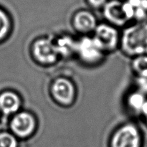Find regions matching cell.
<instances>
[{"label": "cell", "mask_w": 147, "mask_h": 147, "mask_svg": "<svg viewBox=\"0 0 147 147\" xmlns=\"http://www.w3.org/2000/svg\"><path fill=\"white\" fill-rule=\"evenodd\" d=\"M122 45L125 51L132 55H147V17L125 30Z\"/></svg>", "instance_id": "6da1fadb"}, {"label": "cell", "mask_w": 147, "mask_h": 147, "mask_svg": "<svg viewBox=\"0 0 147 147\" xmlns=\"http://www.w3.org/2000/svg\"><path fill=\"white\" fill-rule=\"evenodd\" d=\"M142 135L135 125L129 123L119 129L113 135L112 147H140Z\"/></svg>", "instance_id": "7a4b0ae2"}, {"label": "cell", "mask_w": 147, "mask_h": 147, "mask_svg": "<svg viewBox=\"0 0 147 147\" xmlns=\"http://www.w3.org/2000/svg\"><path fill=\"white\" fill-rule=\"evenodd\" d=\"M104 14L110 21L121 24L135 17V9L128 1L124 3L113 1L106 4Z\"/></svg>", "instance_id": "3957f363"}, {"label": "cell", "mask_w": 147, "mask_h": 147, "mask_svg": "<svg viewBox=\"0 0 147 147\" xmlns=\"http://www.w3.org/2000/svg\"><path fill=\"white\" fill-rule=\"evenodd\" d=\"M93 40L101 50H113L118 42V32L111 26L100 24L96 27Z\"/></svg>", "instance_id": "277c9868"}, {"label": "cell", "mask_w": 147, "mask_h": 147, "mask_svg": "<svg viewBox=\"0 0 147 147\" xmlns=\"http://www.w3.org/2000/svg\"><path fill=\"white\" fill-rule=\"evenodd\" d=\"M33 52L36 58L45 63L55 62L59 54L55 45L46 39L37 40L34 45Z\"/></svg>", "instance_id": "5b68a950"}, {"label": "cell", "mask_w": 147, "mask_h": 147, "mask_svg": "<svg viewBox=\"0 0 147 147\" xmlns=\"http://www.w3.org/2000/svg\"><path fill=\"white\" fill-rule=\"evenodd\" d=\"M35 127V121L30 113L22 112L16 115L11 122L12 131L18 136L24 137L32 133Z\"/></svg>", "instance_id": "8992f818"}, {"label": "cell", "mask_w": 147, "mask_h": 147, "mask_svg": "<svg viewBox=\"0 0 147 147\" xmlns=\"http://www.w3.org/2000/svg\"><path fill=\"white\" fill-rule=\"evenodd\" d=\"M53 94L56 100L63 104H69L73 100L75 89L71 82L65 78H58L53 86Z\"/></svg>", "instance_id": "52a82bcc"}, {"label": "cell", "mask_w": 147, "mask_h": 147, "mask_svg": "<svg viewBox=\"0 0 147 147\" xmlns=\"http://www.w3.org/2000/svg\"><path fill=\"white\" fill-rule=\"evenodd\" d=\"M76 51L86 61L94 62L100 57L102 50L96 45L93 39L85 37L76 45Z\"/></svg>", "instance_id": "ba28073f"}, {"label": "cell", "mask_w": 147, "mask_h": 147, "mask_svg": "<svg viewBox=\"0 0 147 147\" xmlns=\"http://www.w3.org/2000/svg\"><path fill=\"white\" fill-rule=\"evenodd\" d=\"M74 24L78 31L81 32H88L96 29V18L88 11H80L75 16Z\"/></svg>", "instance_id": "9c48e42d"}, {"label": "cell", "mask_w": 147, "mask_h": 147, "mask_svg": "<svg viewBox=\"0 0 147 147\" xmlns=\"http://www.w3.org/2000/svg\"><path fill=\"white\" fill-rule=\"evenodd\" d=\"M19 96L12 92H5L0 96V109L4 113H14L20 106Z\"/></svg>", "instance_id": "30bf717a"}, {"label": "cell", "mask_w": 147, "mask_h": 147, "mask_svg": "<svg viewBox=\"0 0 147 147\" xmlns=\"http://www.w3.org/2000/svg\"><path fill=\"white\" fill-rule=\"evenodd\" d=\"M76 45L77 42H75L70 37H66L60 39L55 45L59 54L60 53L63 55H67L73 52L76 51Z\"/></svg>", "instance_id": "8fae6325"}, {"label": "cell", "mask_w": 147, "mask_h": 147, "mask_svg": "<svg viewBox=\"0 0 147 147\" xmlns=\"http://www.w3.org/2000/svg\"><path fill=\"white\" fill-rule=\"evenodd\" d=\"M146 97L142 91L134 92L129 97V104L131 108L138 112H141L142 108L146 100Z\"/></svg>", "instance_id": "7c38bea8"}, {"label": "cell", "mask_w": 147, "mask_h": 147, "mask_svg": "<svg viewBox=\"0 0 147 147\" xmlns=\"http://www.w3.org/2000/svg\"><path fill=\"white\" fill-rule=\"evenodd\" d=\"M133 68L139 77H147V55L136 56L133 61Z\"/></svg>", "instance_id": "4fadbf2b"}, {"label": "cell", "mask_w": 147, "mask_h": 147, "mask_svg": "<svg viewBox=\"0 0 147 147\" xmlns=\"http://www.w3.org/2000/svg\"><path fill=\"white\" fill-rule=\"evenodd\" d=\"M9 29V20L7 14L0 9V40L4 38Z\"/></svg>", "instance_id": "5bb4252c"}, {"label": "cell", "mask_w": 147, "mask_h": 147, "mask_svg": "<svg viewBox=\"0 0 147 147\" xmlns=\"http://www.w3.org/2000/svg\"><path fill=\"white\" fill-rule=\"evenodd\" d=\"M17 140L8 133L0 134V147H17Z\"/></svg>", "instance_id": "9a60e30c"}, {"label": "cell", "mask_w": 147, "mask_h": 147, "mask_svg": "<svg viewBox=\"0 0 147 147\" xmlns=\"http://www.w3.org/2000/svg\"><path fill=\"white\" fill-rule=\"evenodd\" d=\"M137 85L140 91L142 93H147V77H138Z\"/></svg>", "instance_id": "2e32d148"}, {"label": "cell", "mask_w": 147, "mask_h": 147, "mask_svg": "<svg viewBox=\"0 0 147 147\" xmlns=\"http://www.w3.org/2000/svg\"><path fill=\"white\" fill-rule=\"evenodd\" d=\"M88 2L93 7H100L106 4V0H88Z\"/></svg>", "instance_id": "e0dca14e"}, {"label": "cell", "mask_w": 147, "mask_h": 147, "mask_svg": "<svg viewBox=\"0 0 147 147\" xmlns=\"http://www.w3.org/2000/svg\"><path fill=\"white\" fill-rule=\"evenodd\" d=\"M144 117H145V119H146V123H147V114L144 116Z\"/></svg>", "instance_id": "ac0fdd59"}]
</instances>
